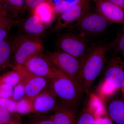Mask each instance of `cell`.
<instances>
[{
	"label": "cell",
	"instance_id": "cell-14",
	"mask_svg": "<svg viewBox=\"0 0 124 124\" xmlns=\"http://www.w3.org/2000/svg\"><path fill=\"white\" fill-rule=\"evenodd\" d=\"M46 27L37 17L32 14L24 21L23 24L25 35L37 38H40L44 35Z\"/></svg>",
	"mask_w": 124,
	"mask_h": 124
},
{
	"label": "cell",
	"instance_id": "cell-8",
	"mask_svg": "<svg viewBox=\"0 0 124 124\" xmlns=\"http://www.w3.org/2000/svg\"><path fill=\"white\" fill-rule=\"evenodd\" d=\"M13 69L18 72L21 77V82L24 84V97L32 101L45 89L49 83V80L31 74L22 65L14 66Z\"/></svg>",
	"mask_w": 124,
	"mask_h": 124
},
{
	"label": "cell",
	"instance_id": "cell-13",
	"mask_svg": "<svg viewBox=\"0 0 124 124\" xmlns=\"http://www.w3.org/2000/svg\"><path fill=\"white\" fill-rule=\"evenodd\" d=\"M32 11V14L37 17L46 27L52 23L56 16L53 1H46L39 4Z\"/></svg>",
	"mask_w": 124,
	"mask_h": 124
},
{
	"label": "cell",
	"instance_id": "cell-17",
	"mask_svg": "<svg viewBox=\"0 0 124 124\" xmlns=\"http://www.w3.org/2000/svg\"><path fill=\"white\" fill-rule=\"evenodd\" d=\"M25 0H0V10L16 19L24 11Z\"/></svg>",
	"mask_w": 124,
	"mask_h": 124
},
{
	"label": "cell",
	"instance_id": "cell-28",
	"mask_svg": "<svg viewBox=\"0 0 124 124\" xmlns=\"http://www.w3.org/2000/svg\"><path fill=\"white\" fill-rule=\"evenodd\" d=\"M25 97V87L24 84L20 82L14 86L12 99L17 102Z\"/></svg>",
	"mask_w": 124,
	"mask_h": 124
},
{
	"label": "cell",
	"instance_id": "cell-26",
	"mask_svg": "<svg viewBox=\"0 0 124 124\" xmlns=\"http://www.w3.org/2000/svg\"><path fill=\"white\" fill-rule=\"evenodd\" d=\"M95 119L91 111L86 109L81 113L76 124H94Z\"/></svg>",
	"mask_w": 124,
	"mask_h": 124
},
{
	"label": "cell",
	"instance_id": "cell-7",
	"mask_svg": "<svg viewBox=\"0 0 124 124\" xmlns=\"http://www.w3.org/2000/svg\"><path fill=\"white\" fill-rule=\"evenodd\" d=\"M59 51L69 54L81 62L91 46L86 37L77 32L62 36L57 43Z\"/></svg>",
	"mask_w": 124,
	"mask_h": 124
},
{
	"label": "cell",
	"instance_id": "cell-32",
	"mask_svg": "<svg viewBox=\"0 0 124 124\" xmlns=\"http://www.w3.org/2000/svg\"><path fill=\"white\" fill-rule=\"evenodd\" d=\"M108 0L124 9V0Z\"/></svg>",
	"mask_w": 124,
	"mask_h": 124
},
{
	"label": "cell",
	"instance_id": "cell-19",
	"mask_svg": "<svg viewBox=\"0 0 124 124\" xmlns=\"http://www.w3.org/2000/svg\"><path fill=\"white\" fill-rule=\"evenodd\" d=\"M20 21L0 10V42L7 37L12 28L19 24Z\"/></svg>",
	"mask_w": 124,
	"mask_h": 124
},
{
	"label": "cell",
	"instance_id": "cell-3",
	"mask_svg": "<svg viewBox=\"0 0 124 124\" xmlns=\"http://www.w3.org/2000/svg\"><path fill=\"white\" fill-rule=\"evenodd\" d=\"M14 66H23L29 58L43 50V43L39 38L22 34L13 40Z\"/></svg>",
	"mask_w": 124,
	"mask_h": 124
},
{
	"label": "cell",
	"instance_id": "cell-33",
	"mask_svg": "<svg viewBox=\"0 0 124 124\" xmlns=\"http://www.w3.org/2000/svg\"><path fill=\"white\" fill-rule=\"evenodd\" d=\"M1 98V94L0 92V98Z\"/></svg>",
	"mask_w": 124,
	"mask_h": 124
},
{
	"label": "cell",
	"instance_id": "cell-29",
	"mask_svg": "<svg viewBox=\"0 0 124 124\" xmlns=\"http://www.w3.org/2000/svg\"><path fill=\"white\" fill-rule=\"evenodd\" d=\"M14 86L6 84L0 83V92L1 98L12 99Z\"/></svg>",
	"mask_w": 124,
	"mask_h": 124
},
{
	"label": "cell",
	"instance_id": "cell-30",
	"mask_svg": "<svg viewBox=\"0 0 124 124\" xmlns=\"http://www.w3.org/2000/svg\"><path fill=\"white\" fill-rule=\"evenodd\" d=\"M52 0H25V10L32 11L38 5L42 2Z\"/></svg>",
	"mask_w": 124,
	"mask_h": 124
},
{
	"label": "cell",
	"instance_id": "cell-6",
	"mask_svg": "<svg viewBox=\"0 0 124 124\" xmlns=\"http://www.w3.org/2000/svg\"><path fill=\"white\" fill-rule=\"evenodd\" d=\"M23 66L31 74L50 80L64 75L51 63L42 50L29 58Z\"/></svg>",
	"mask_w": 124,
	"mask_h": 124
},
{
	"label": "cell",
	"instance_id": "cell-9",
	"mask_svg": "<svg viewBox=\"0 0 124 124\" xmlns=\"http://www.w3.org/2000/svg\"><path fill=\"white\" fill-rule=\"evenodd\" d=\"M92 0H80L75 6L60 15L54 26L55 31L69 27L90 12Z\"/></svg>",
	"mask_w": 124,
	"mask_h": 124
},
{
	"label": "cell",
	"instance_id": "cell-36",
	"mask_svg": "<svg viewBox=\"0 0 124 124\" xmlns=\"http://www.w3.org/2000/svg\"></svg>",
	"mask_w": 124,
	"mask_h": 124
},
{
	"label": "cell",
	"instance_id": "cell-5",
	"mask_svg": "<svg viewBox=\"0 0 124 124\" xmlns=\"http://www.w3.org/2000/svg\"><path fill=\"white\" fill-rule=\"evenodd\" d=\"M109 23L107 19L97 11L89 12L69 27L75 32L86 37L104 32Z\"/></svg>",
	"mask_w": 124,
	"mask_h": 124
},
{
	"label": "cell",
	"instance_id": "cell-1",
	"mask_svg": "<svg viewBox=\"0 0 124 124\" xmlns=\"http://www.w3.org/2000/svg\"><path fill=\"white\" fill-rule=\"evenodd\" d=\"M108 44L91 46L81 62L79 75V86L82 93H88L104 67Z\"/></svg>",
	"mask_w": 124,
	"mask_h": 124
},
{
	"label": "cell",
	"instance_id": "cell-23",
	"mask_svg": "<svg viewBox=\"0 0 124 124\" xmlns=\"http://www.w3.org/2000/svg\"><path fill=\"white\" fill-rule=\"evenodd\" d=\"M80 0H72V1L63 0L58 4H54V9L56 16L66 12L67 10L75 6L79 2Z\"/></svg>",
	"mask_w": 124,
	"mask_h": 124
},
{
	"label": "cell",
	"instance_id": "cell-12",
	"mask_svg": "<svg viewBox=\"0 0 124 124\" xmlns=\"http://www.w3.org/2000/svg\"><path fill=\"white\" fill-rule=\"evenodd\" d=\"M33 113L46 114L54 111L60 105L58 99L50 88L44 89L33 99Z\"/></svg>",
	"mask_w": 124,
	"mask_h": 124
},
{
	"label": "cell",
	"instance_id": "cell-35",
	"mask_svg": "<svg viewBox=\"0 0 124 124\" xmlns=\"http://www.w3.org/2000/svg\"><path fill=\"white\" fill-rule=\"evenodd\" d=\"M0 124H2V123H1V122H0Z\"/></svg>",
	"mask_w": 124,
	"mask_h": 124
},
{
	"label": "cell",
	"instance_id": "cell-37",
	"mask_svg": "<svg viewBox=\"0 0 124 124\" xmlns=\"http://www.w3.org/2000/svg\"></svg>",
	"mask_w": 124,
	"mask_h": 124
},
{
	"label": "cell",
	"instance_id": "cell-10",
	"mask_svg": "<svg viewBox=\"0 0 124 124\" xmlns=\"http://www.w3.org/2000/svg\"><path fill=\"white\" fill-rule=\"evenodd\" d=\"M104 79L111 87L115 89L124 88V62L119 57L112 58L108 63Z\"/></svg>",
	"mask_w": 124,
	"mask_h": 124
},
{
	"label": "cell",
	"instance_id": "cell-22",
	"mask_svg": "<svg viewBox=\"0 0 124 124\" xmlns=\"http://www.w3.org/2000/svg\"><path fill=\"white\" fill-rule=\"evenodd\" d=\"M16 113L21 115H26L33 113L32 101L24 97L17 102Z\"/></svg>",
	"mask_w": 124,
	"mask_h": 124
},
{
	"label": "cell",
	"instance_id": "cell-18",
	"mask_svg": "<svg viewBox=\"0 0 124 124\" xmlns=\"http://www.w3.org/2000/svg\"><path fill=\"white\" fill-rule=\"evenodd\" d=\"M14 52L13 40L8 36L0 42V71L9 66Z\"/></svg>",
	"mask_w": 124,
	"mask_h": 124
},
{
	"label": "cell",
	"instance_id": "cell-15",
	"mask_svg": "<svg viewBox=\"0 0 124 124\" xmlns=\"http://www.w3.org/2000/svg\"><path fill=\"white\" fill-rule=\"evenodd\" d=\"M107 110L116 124H124V99H112L107 104Z\"/></svg>",
	"mask_w": 124,
	"mask_h": 124
},
{
	"label": "cell",
	"instance_id": "cell-27",
	"mask_svg": "<svg viewBox=\"0 0 124 124\" xmlns=\"http://www.w3.org/2000/svg\"><path fill=\"white\" fill-rule=\"evenodd\" d=\"M17 102L11 98H0V107L6 109L13 113H16Z\"/></svg>",
	"mask_w": 124,
	"mask_h": 124
},
{
	"label": "cell",
	"instance_id": "cell-16",
	"mask_svg": "<svg viewBox=\"0 0 124 124\" xmlns=\"http://www.w3.org/2000/svg\"><path fill=\"white\" fill-rule=\"evenodd\" d=\"M54 124H76L75 109L60 104L50 116Z\"/></svg>",
	"mask_w": 124,
	"mask_h": 124
},
{
	"label": "cell",
	"instance_id": "cell-4",
	"mask_svg": "<svg viewBox=\"0 0 124 124\" xmlns=\"http://www.w3.org/2000/svg\"><path fill=\"white\" fill-rule=\"evenodd\" d=\"M46 55L56 68L72 80L80 89L79 75L81 63L80 60L69 54L59 50L49 51Z\"/></svg>",
	"mask_w": 124,
	"mask_h": 124
},
{
	"label": "cell",
	"instance_id": "cell-20",
	"mask_svg": "<svg viewBox=\"0 0 124 124\" xmlns=\"http://www.w3.org/2000/svg\"><path fill=\"white\" fill-rule=\"evenodd\" d=\"M0 107V122L4 124H23L18 116Z\"/></svg>",
	"mask_w": 124,
	"mask_h": 124
},
{
	"label": "cell",
	"instance_id": "cell-24",
	"mask_svg": "<svg viewBox=\"0 0 124 124\" xmlns=\"http://www.w3.org/2000/svg\"><path fill=\"white\" fill-rule=\"evenodd\" d=\"M108 44L110 50L113 49L116 53H124V32L119 33L116 39Z\"/></svg>",
	"mask_w": 124,
	"mask_h": 124
},
{
	"label": "cell",
	"instance_id": "cell-11",
	"mask_svg": "<svg viewBox=\"0 0 124 124\" xmlns=\"http://www.w3.org/2000/svg\"><path fill=\"white\" fill-rule=\"evenodd\" d=\"M95 3L97 11L109 23H121L124 26V9L108 0H92Z\"/></svg>",
	"mask_w": 124,
	"mask_h": 124
},
{
	"label": "cell",
	"instance_id": "cell-31",
	"mask_svg": "<svg viewBox=\"0 0 124 124\" xmlns=\"http://www.w3.org/2000/svg\"><path fill=\"white\" fill-rule=\"evenodd\" d=\"M94 124H113L112 121L108 118L99 119L95 120Z\"/></svg>",
	"mask_w": 124,
	"mask_h": 124
},
{
	"label": "cell",
	"instance_id": "cell-2",
	"mask_svg": "<svg viewBox=\"0 0 124 124\" xmlns=\"http://www.w3.org/2000/svg\"><path fill=\"white\" fill-rule=\"evenodd\" d=\"M50 88L61 102L60 104L76 109L82 92L70 79L63 75L51 80Z\"/></svg>",
	"mask_w": 124,
	"mask_h": 124
},
{
	"label": "cell",
	"instance_id": "cell-34",
	"mask_svg": "<svg viewBox=\"0 0 124 124\" xmlns=\"http://www.w3.org/2000/svg\"><path fill=\"white\" fill-rule=\"evenodd\" d=\"M122 55H123V56H124V53H122Z\"/></svg>",
	"mask_w": 124,
	"mask_h": 124
},
{
	"label": "cell",
	"instance_id": "cell-21",
	"mask_svg": "<svg viewBox=\"0 0 124 124\" xmlns=\"http://www.w3.org/2000/svg\"><path fill=\"white\" fill-rule=\"evenodd\" d=\"M21 81L20 75L17 71L14 69L0 77V83L7 84L13 86Z\"/></svg>",
	"mask_w": 124,
	"mask_h": 124
},
{
	"label": "cell",
	"instance_id": "cell-25",
	"mask_svg": "<svg viewBox=\"0 0 124 124\" xmlns=\"http://www.w3.org/2000/svg\"><path fill=\"white\" fill-rule=\"evenodd\" d=\"M31 117L26 124H54L50 116L37 114Z\"/></svg>",
	"mask_w": 124,
	"mask_h": 124
}]
</instances>
